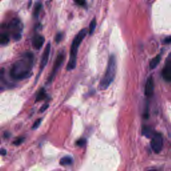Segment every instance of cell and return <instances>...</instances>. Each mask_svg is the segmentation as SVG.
Here are the masks:
<instances>
[{"label": "cell", "instance_id": "obj_21", "mask_svg": "<svg viewBox=\"0 0 171 171\" xmlns=\"http://www.w3.org/2000/svg\"><path fill=\"white\" fill-rule=\"evenodd\" d=\"M24 141V138H19L14 142V144L15 146H19L20 145L21 143H22Z\"/></svg>", "mask_w": 171, "mask_h": 171}, {"label": "cell", "instance_id": "obj_1", "mask_svg": "<svg viewBox=\"0 0 171 171\" xmlns=\"http://www.w3.org/2000/svg\"><path fill=\"white\" fill-rule=\"evenodd\" d=\"M34 57L30 52L25 53L12 66L10 70V76L16 80H21L28 78L33 66Z\"/></svg>", "mask_w": 171, "mask_h": 171}, {"label": "cell", "instance_id": "obj_13", "mask_svg": "<svg viewBox=\"0 0 171 171\" xmlns=\"http://www.w3.org/2000/svg\"><path fill=\"white\" fill-rule=\"evenodd\" d=\"M142 135H144V136H146V137H147V138L152 137V136L154 135L153 130H152L150 127H148V126L143 127L142 130Z\"/></svg>", "mask_w": 171, "mask_h": 171}, {"label": "cell", "instance_id": "obj_12", "mask_svg": "<svg viewBox=\"0 0 171 171\" xmlns=\"http://www.w3.org/2000/svg\"><path fill=\"white\" fill-rule=\"evenodd\" d=\"M161 60V55H157L156 57H154L152 60L150 62L149 64V66L151 70H153L154 68H156L157 66L159 64Z\"/></svg>", "mask_w": 171, "mask_h": 171}, {"label": "cell", "instance_id": "obj_14", "mask_svg": "<svg viewBox=\"0 0 171 171\" xmlns=\"http://www.w3.org/2000/svg\"><path fill=\"white\" fill-rule=\"evenodd\" d=\"M73 163L72 158L70 157H62L60 160V164L62 166H68Z\"/></svg>", "mask_w": 171, "mask_h": 171}, {"label": "cell", "instance_id": "obj_22", "mask_svg": "<svg viewBox=\"0 0 171 171\" xmlns=\"http://www.w3.org/2000/svg\"><path fill=\"white\" fill-rule=\"evenodd\" d=\"M62 38H63V34L62 33H58L56 37H55V42L57 43L60 42V41L62 40Z\"/></svg>", "mask_w": 171, "mask_h": 171}, {"label": "cell", "instance_id": "obj_8", "mask_svg": "<svg viewBox=\"0 0 171 171\" xmlns=\"http://www.w3.org/2000/svg\"><path fill=\"white\" fill-rule=\"evenodd\" d=\"M154 80L152 76H150L147 79V82L145 84V89H144V94L147 98H150L153 94L154 92Z\"/></svg>", "mask_w": 171, "mask_h": 171}, {"label": "cell", "instance_id": "obj_5", "mask_svg": "<svg viewBox=\"0 0 171 171\" xmlns=\"http://www.w3.org/2000/svg\"><path fill=\"white\" fill-rule=\"evenodd\" d=\"M64 58H65V55L64 54V53H60V54H59L58 55V56L56 59H55V61L54 62V66H53L52 70L48 78V83L49 84L51 83L52 81L54 80V78H55V75H56V74L58 73L59 69H60L62 64H63Z\"/></svg>", "mask_w": 171, "mask_h": 171}, {"label": "cell", "instance_id": "obj_17", "mask_svg": "<svg viewBox=\"0 0 171 171\" xmlns=\"http://www.w3.org/2000/svg\"><path fill=\"white\" fill-rule=\"evenodd\" d=\"M42 9V4H37L35 6V8H34V11H33V16L35 17H38L39 14L40 12V10H41Z\"/></svg>", "mask_w": 171, "mask_h": 171}, {"label": "cell", "instance_id": "obj_26", "mask_svg": "<svg viewBox=\"0 0 171 171\" xmlns=\"http://www.w3.org/2000/svg\"><path fill=\"white\" fill-rule=\"evenodd\" d=\"M149 171H158V170H154V169H153V170H149Z\"/></svg>", "mask_w": 171, "mask_h": 171}, {"label": "cell", "instance_id": "obj_16", "mask_svg": "<svg viewBox=\"0 0 171 171\" xmlns=\"http://www.w3.org/2000/svg\"><path fill=\"white\" fill-rule=\"evenodd\" d=\"M96 20L95 18H94L90 24V27H89V34L90 35V34H92L93 32H94V31L96 28Z\"/></svg>", "mask_w": 171, "mask_h": 171}, {"label": "cell", "instance_id": "obj_15", "mask_svg": "<svg viewBox=\"0 0 171 171\" xmlns=\"http://www.w3.org/2000/svg\"><path fill=\"white\" fill-rule=\"evenodd\" d=\"M46 97V91H45L44 89L42 88V89L41 90H40V91L38 92V95H37L36 102H40V101H41V100H43V99H45Z\"/></svg>", "mask_w": 171, "mask_h": 171}, {"label": "cell", "instance_id": "obj_9", "mask_svg": "<svg viewBox=\"0 0 171 171\" xmlns=\"http://www.w3.org/2000/svg\"><path fill=\"white\" fill-rule=\"evenodd\" d=\"M162 76L163 79L167 82H170L171 81V63L169 61L166 63V66L164 67L162 71Z\"/></svg>", "mask_w": 171, "mask_h": 171}, {"label": "cell", "instance_id": "obj_11", "mask_svg": "<svg viewBox=\"0 0 171 171\" xmlns=\"http://www.w3.org/2000/svg\"><path fill=\"white\" fill-rule=\"evenodd\" d=\"M10 42V36L8 32L0 30V44H7Z\"/></svg>", "mask_w": 171, "mask_h": 171}, {"label": "cell", "instance_id": "obj_2", "mask_svg": "<svg viewBox=\"0 0 171 171\" xmlns=\"http://www.w3.org/2000/svg\"><path fill=\"white\" fill-rule=\"evenodd\" d=\"M87 33H88V30L86 29H82V30L80 31L78 33L74 38L71 46L70 59L66 67L68 71L73 70L76 68L77 63L78 51V48L81 43L82 42L84 39L86 38Z\"/></svg>", "mask_w": 171, "mask_h": 171}, {"label": "cell", "instance_id": "obj_18", "mask_svg": "<svg viewBox=\"0 0 171 171\" xmlns=\"http://www.w3.org/2000/svg\"><path fill=\"white\" fill-rule=\"evenodd\" d=\"M86 139H84V138H80V139H79L78 141L76 142V145L78 146V147H84V146L86 144Z\"/></svg>", "mask_w": 171, "mask_h": 171}, {"label": "cell", "instance_id": "obj_7", "mask_svg": "<svg viewBox=\"0 0 171 171\" xmlns=\"http://www.w3.org/2000/svg\"><path fill=\"white\" fill-rule=\"evenodd\" d=\"M51 50V44L50 43H48L46 46V48L44 49V51L42 54L41 62H40V74L42 72V70L44 69L47 63L48 62V59L49 56V54H50Z\"/></svg>", "mask_w": 171, "mask_h": 171}, {"label": "cell", "instance_id": "obj_20", "mask_svg": "<svg viewBox=\"0 0 171 171\" xmlns=\"http://www.w3.org/2000/svg\"><path fill=\"white\" fill-rule=\"evenodd\" d=\"M76 4L80 6H84L86 4V0H74Z\"/></svg>", "mask_w": 171, "mask_h": 171}, {"label": "cell", "instance_id": "obj_27", "mask_svg": "<svg viewBox=\"0 0 171 171\" xmlns=\"http://www.w3.org/2000/svg\"><path fill=\"white\" fill-rule=\"evenodd\" d=\"M0 90H1V88H0Z\"/></svg>", "mask_w": 171, "mask_h": 171}, {"label": "cell", "instance_id": "obj_23", "mask_svg": "<svg viewBox=\"0 0 171 171\" xmlns=\"http://www.w3.org/2000/svg\"><path fill=\"white\" fill-rule=\"evenodd\" d=\"M49 107V105L48 104H45L43 105V106L40 108V112H44L47 108Z\"/></svg>", "mask_w": 171, "mask_h": 171}, {"label": "cell", "instance_id": "obj_6", "mask_svg": "<svg viewBox=\"0 0 171 171\" xmlns=\"http://www.w3.org/2000/svg\"><path fill=\"white\" fill-rule=\"evenodd\" d=\"M151 148L155 153H159L163 147V138L160 133L154 134L150 142Z\"/></svg>", "mask_w": 171, "mask_h": 171}, {"label": "cell", "instance_id": "obj_25", "mask_svg": "<svg viewBox=\"0 0 171 171\" xmlns=\"http://www.w3.org/2000/svg\"><path fill=\"white\" fill-rule=\"evenodd\" d=\"M0 154H2V155L6 154V150H5V149H0Z\"/></svg>", "mask_w": 171, "mask_h": 171}, {"label": "cell", "instance_id": "obj_3", "mask_svg": "<svg viewBox=\"0 0 171 171\" xmlns=\"http://www.w3.org/2000/svg\"><path fill=\"white\" fill-rule=\"evenodd\" d=\"M117 70L116 59L115 55H112L108 60L106 70L100 81L99 88L102 90H106L110 86L116 77Z\"/></svg>", "mask_w": 171, "mask_h": 171}, {"label": "cell", "instance_id": "obj_19", "mask_svg": "<svg viewBox=\"0 0 171 171\" xmlns=\"http://www.w3.org/2000/svg\"><path fill=\"white\" fill-rule=\"evenodd\" d=\"M41 122H42V119H40L37 120L36 122H34L33 125L32 126V128L33 129H37V128H38V127L40 126V124H41Z\"/></svg>", "mask_w": 171, "mask_h": 171}, {"label": "cell", "instance_id": "obj_4", "mask_svg": "<svg viewBox=\"0 0 171 171\" xmlns=\"http://www.w3.org/2000/svg\"><path fill=\"white\" fill-rule=\"evenodd\" d=\"M6 28L8 30V32L11 34L15 40H18L20 39L21 32H22V24L19 20L14 19L11 21Z\"/></svg>", "mask_w": 171, "mask_h": 171}, {"label": "cell", "instance_id": "obj_24", "mask_svg": "<svg viewBox=\"0 0 171 171\" xmlns=\"http://www.w3.org/2000/svg\"><path fill=\"white\" fill-rule=\"evenodd\" d=\"M170 42H171V38H170V36L167 37V38H166L165 40H164V43H166V44H169V43H170Z\"/></svg>", "mask_w": 171, "mask_h": 171}, {"label": "cell", "instance_id": "obj_10", "mask_svg": "<svg viewBox=\"0 0 171 171\" xmlns=\"http://www.w3.org/2000/svg\"><path fill=\"white\" fill-rule=\"evenodd\" d=\"M45 42L44 37L41 35H36L34 36L32 40L33 46L36 49H40L42 48L43 43Z\"/></svg>", "mask_w": 171, "mask_h": 171}]
</instances>
